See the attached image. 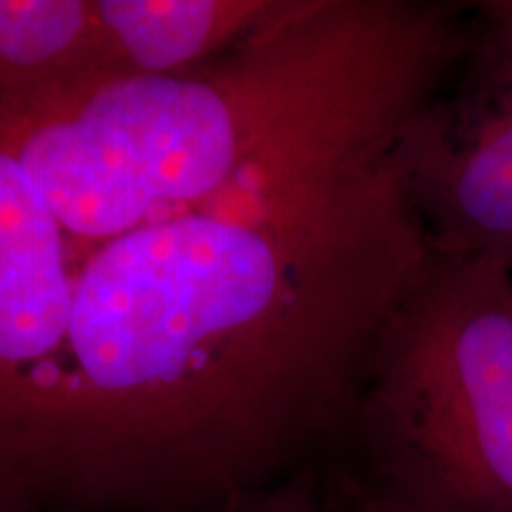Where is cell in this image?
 I'll use <instances>...</instances> for the list:
<instances>
[{
    "label": "cell",
    "instance_id": "cell-1",
    "mask_svg": "<svg viewBox=\"0 0 512 512\" xmlns=\"http://www.w3.org/2000/svg\"><path fill=\"white\" fill-rule=\"evenodd\" d=\"M401 140L76 259L38 512H228L351 427L439 259Z\"/></svg>",
    "mask_w": 512,
    "mask_h": 512
},
{
    "label": "cell",
    "instance_id": "cell-2",
    "mask_svg": "<svg viewBox=\"0 0 512 512\" xmlns=\"http://www.w3.org/2000/svg\"><path fill=\"white\" fill-rule=\"evenodd\" d=\"M475 31L472 3L287 0L219 60L0 112V136L79 259L145 223L399 143Z\"/></svg>",
    "mask_w": 512,
    "mask_h": 512
},
{
    "label": "cell",
    "instance_id": "cell-3",
    "mask_svg": "<svg viewBox=\"0 0 512 512\" xmlns=\"http://www.w3.org/2000/svg\"><path fill=\"white\" fill-rule=\"evenodd\" d=\"M373 484L418 512H512V271L437 259L351 420Z\"/></svg>",
    "mask_w": 512,
    "mask_h": 512
},
{
    "label": "cell",
    "instance_id": "cell-4",
    "mask_svg": "<svg viewBox=\"0 0 512 512\" xmlns=\"http://www.w3.org/2000/svg\"><path fill=\"white\" fill-rule=\"evenodd\" d=\"M74 273L72 242L0 136V512H36L38 456Z\"/></svg>",
    "mask_w": 512,
    "mask_h": 512
},
{
    "label": "cell",
    "instance_id": "cell-5",
    "mask_svg": "<svg viewBox=\"0 0 512 512\" xmlns=\"http://www.w3.org/2000/svg\"><path fill=\"white\" fill-rule=\"evenodd\" d=\"M399 155L439 259H486L512 271V67L472 43Z\"/></svg>",
    "mask_w": 512,
    "mask_h": 512
},
{
    "label": "cell",
    "instance_id": "cell-6",
    "mask_svg": "<svg viewBox=\"0 0 512 512\" xmlns=\"http://www.w3.org/2000/svg\"><path fill=\"white\" fill-rule=\"evenodd\" d=\"M287 0H93L112 79L174 76L219 60Z\"/></svg>",
    "mask_w": 512,
    "mask_h": 512
},
{
    "label": "cell",
    "instance_id": "cell-7",
    "mask_svg": "<svg viewBox=\"0 0 512 512\" xmlns=\"http://www.w3.org/2000/svg\"><path fill=\"white\" fill-rule=\"evenodd\" d=\"M110 79L93 0H0V112Z\"/></svg>",
    "mask_w": 512,
    "mask_h": 512
},
{
    "label": "cell",
    "instance_id": "cell-8",
    "mask_svg": "<svg viewBox=\"0 0 512 512\" xmlns=\"http://www.w3.org/2000/svg\"><path fill=\"white\" fill-rule=\"evenodd\" d=\"M475 5V48L512 67V0H486Z\"/></svg>",
    "mask_w": 512,
    "mask_h": 512
},
{
    "label": "cell",
    "instance_id": "cell-9",
    "mask_svg": "<svg viewBox=\"0 0 512 512\" xmlns=\"http://www.w3.org/2000/svg\"><path fill=\"white\" fill-rule=\"evenodd\" d=\"M311 498L306 491L297 489V482H292L287 489L280 491H261L252 498H245L238 505H233L228 512H304Z\"/></svg>",
    "mask_w": 512,
    "mask_h": 512
},
{
    "label": "cell",
    "instance_id": "cell-10",
    "mask_svg": "<svg viewBox=\"0 0 512 512\" xmlns=\"http://www.w3.org/2000/svg\"><path fill=\"white\" fill-rule=\"evenodd\" d=\"M354 508L356 512H418L406 508V505L389 501V498L377 496L373 491L363 489V486H356L354 489Z\"/></svg>",
    "mask_w": 512,
    "mask_h": 512
},
{
    "label": "cell",
    "instance_id": "cell-11",
    "mask_svg": "<svg viewBox=\"0 0 512 512\" xmlns=\"http://www.w3.org/2000/svg\"><path fill=\"white\" fill-rule=\"evenodd\" d=\"M304 512H316V510H313V503L306 505V510H304Z\"/></svg>",
    "mask_w": 512,
    "mask_h": 512
}]
</instances>
